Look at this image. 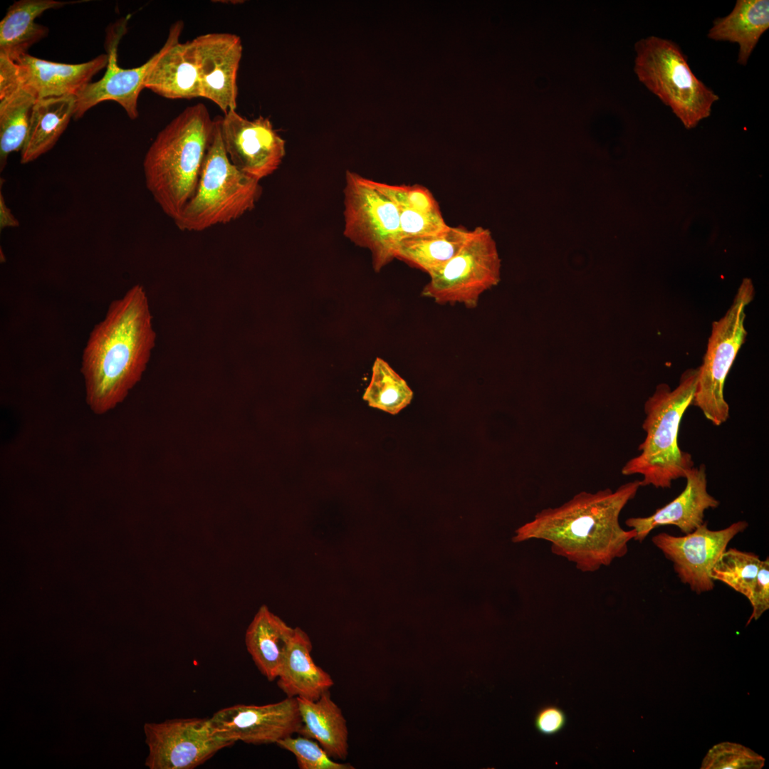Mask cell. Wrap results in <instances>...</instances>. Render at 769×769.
<instances>
[{
	"mask_svg": "<svg viewBox=\"0 0 769 769\" xmlns=\"http://www.w3.org/2000/svg\"><path fill=\"white\" fill-rule=\"evenodd\" d=\"M639 480L613 491H581L555 508H546L516 530L514 543L531 539L550 543L554 555L566 558L583 572H595L624 557L636 532L623 529L622 511L637 495Z\"/></svg>",
	"mask_w": 769,
	"mask_h": 769,
	"instance_id": "1",
	"label": "cell"
},
{
	"mask_svg": "<svg viewBox=\"0 0 769 769\" xmlns=\"http://www.w3.org/2000/svg\"><path fill=\"white\" fill-rule=\"evenodd\" d=\"M155 340L145 290L136 284L110 303L83 352L85 399L94 413L105 414L125 399L140 380Z\"/></svg>",
	"mask_w": 769,
	"mask_h": 769,
	"instance_id": "2",
	"label": "cell"
},
{
	"mask_svg": "<svg viewBox=\"0 0 769 769\" xmlns=\"http://www.w3.org/2000/svg\"><path fill=\"white\" fill-rule=\"evenodd\" d=\"M214 128L203 103L187 107L157 135L145 154L146 187L172 220L195 193Z\"/></svg>",
	"mask_w": 769,
	"mask_h": 769,
	"instance_id": "3",
	"label": "cell"
},
{
	"mask_svg": "<svg viewBox=\"0 0 769 769\" xmlns=\"http://www.w3.org/2000/svg\"><path fill=\"white\" fill-rule=\"evenodd\" d=\"M697 375V368L685 370L675 389L661 383L645 402L642 429L646 436L639 446L640 454L622 469L625 476L642 475L641 486L669 488L673 481L684 478L694 466L691 454L679 447L678 434L683 415L693 402Z\"/></svg>",
	"mask_w": 769,
	"mask_h": 769,
	"instance_id": "4",
	"label": "cell"
},
{
	"mask_svg": "<svg viewBox=\"0 0 769 769\" xmlns=\"http://www.w3.org/2000/svg\"><path fill=\"white\" fill-rule=\"evenodd\" d=\"M261 193L260 182L231 162L217 118L195 193L174 224L181 231L198 232L229 223L253 209Z\"/></svg>",
	"mask_w": 769,
	"mask_h": 769,
	"instance_id": "5",
	"label": "cell"
},
{
	"mask_svg": "<svg viewBox=\"0 0 769 769\" xmlns=\"http://www.w3.org/2000/svg\"><path fill=\"white\" fill-rule=\"evenodd\" d=\"M634 72L639 81L669 107L687 129L711 115L719 97L692 72L680 47L652 36L634 45Z\"/></svg>",
	"mask_w": 769,
	"mask_h": 769,
	"instance_id": "6",
	"label": "cell"
},
{
	"mask_svg": "<svg viewBox=\"0 0 769 769\" xmlns=\"http://www.w3.org/2000/svg\"><path fill=\"white\" fill-rule=\"evenodd\" d=\"M754 295L751 279L743 278L726 313L713 322L702 364L697 368L692 404L715 426L723 424L729 417V405L723 395L725 381L745 342L748 334L746 309Z\"/></svg>",
	"mask_w": 769,
	"mask_h": 769,
	"instance_id": "7",
	"label": "cell"
},
{
	"mask_svg": "<svg viewBox=\"0 0 769 769\" xmlns=\"http://www.w3.org/2000/svg\"><path fill=\"white\" fill-rule=\"evenodd\" d=\"M343 192L344 234L371 252L374 269L379 271L396 258L401 240L398 209L371 179L350 171Z\"/></svg>",
	"mask_w": 769,
	"mask_h": 769,
	"instance_id": "8",
	"label": "cell"
},
{
	"mask_svg": "<svg viewBox=\"0 0 769 769\" xmlns=\"http://www.w3.org/2000/svg\"><path fill=\"white\" fill-rule=\"evenodd\" d=\"M501 259L491 232L482 226L470 230L460 251L430 276L422 295L439 304L477 306L481 295L500 281Z\"/></svg>",
	"mask_w": 769,
	"mask_h": 769,
	"instance_id": "9",
	"label": "cell"
},
{
	"mask_svg": "<svg viewBox=\"0 0 769 769\" xmlns=\"http://www.w3.org/2000/svg\"><path fill=\"white\" fill-rule=\"evenodd\" d=\"M150 769H193L234 743L217 734L209 718H174L144 726Z\"/></svg>",
	"mask_w": 769,
	"mask_h": 769,
	"instance_id": "10",
	"label": "cell"
},
{
	"mask_svg": "<svg viewBox=\"0 0 769 769\" xmlns=\"http://www.w3.org/2000/svg\"><path fill=\"white\" fill-rule=\"evenodd\" d=\"M748 526L739 520L721 530L708 528L703 523L684 536L666 533L654 535L652 540L673 564L674 572L682 583L697 594L712 590L714 581L711 571L730 541Z\"/></svg>",
	"mask_w": 769,
	"mask_h": 769,
	"instance_id": "11",
	"label": "cell"
},
{
	"mask_svg": "<svg viewBox=\"0 0 769 769\" xmlns=\"http://www.w3.org/2000/svg\"><path fill=\"white\" fill-rule=\"evenodd\" d=\"M221 135L231 162L261 181L274 173L286 154L285 140L268 117L248 120L236 110L219 118Z\"/></svg>",
	"mask_w": 769,
	"mask_h": 769,
	"instance_id": "12",
	"label": "cell"
},
{
	"mask_svg": "<svg viewBox=\"0 0 769 769\" xmlns=\"http://www.w3.org/2000/svg\"><path fill=\"white\" fill-rule=\"evenodd\" d=\"M215 732L233 742L262 745L298 733L302 724L297 698L262 706L236 704L209 718Z\"/></svg>",
	"mask_w": 769,
	"mask_h": 769,
	"instance_id": "13",
	"label": "cell"
},
{
	"mask_svg": "<svg viewBox=\"0 0 769 769\" xmlns=\"http://www.w3.org/2000/svg\"><path fill=\"white\" fill-rule=\"evenodd\" d=\"M197 70L200 97L226 114L237 106V73L242 56L239 36L209 33L190 41Z\"/></svg>",
	"mask_w": 769,
	"mask_h": 769,
	"instance_id": "14",
	"label": "cell"
},
{
	"mask_svg": "<svg viewBox=\"0 0 769 769\" xmlns=\"http://www.w3.org/2000/svg\"><path fill=\"white\" fill-rule=\"evenodd\" d=\"M127 21V19H125L115 25L108 36V61L103 76L98 81L89 83L75 96V120L82 117L98 103L108 100L117 103L130 119L137 117L138 97L144 88V81L153 63L154 56L135 68H123L118 65L117 46L126 31Z\"/></svg>",
	"mask_w": 769,
	"mask_h": 769,
	"instance_id": "15",
	"label": "cell"
},
{
	"mask_svg": "<svg viewBox=\"0 0 769 769\" xmlns=\"http://www.w3.org/2000/svg\"><path fill=\"white\" fill-rule=\"evenodd\" d=\"M686 483L683 491L666 505L656 510L649 516L632 517L625 524L634 530V540L642 543L654 528L662 525H675L684 533L693 532L704 523L708 509L717 508L720 501L707 491L706 466H693L686 474Z\"/></svg>",
	"mask_w": 769,
	"mask_h": 769,
	"instance_id": "16",
	"label": "cell"
},
{
	"mask_svg": "<svg viewBox=\"0 0 769 769\" xmlns=\"http://www.w3.org/2000/svg\"><path fill=\"white\" fill-rule=\"evenodd\" d=\"M183 22L171 26L144 81V88L169 99L200 97L198 74L190 41L181 43Z\"/></svg>",
	"mask_w": 769,
	"mask_h": 769,
	"instance_id": "17",
	"label": "cell"
},
{
	"mask_svg": "<svg viewBox=\"0 0 769 769\" xmlns=\"http://www.w3.org/2000/svg\"><path fill=\"white\" fill-rule=\"evenodd\" d=\"M108 54L81 63L52 62L28 53L16 63L20 78L38 99L76 96L100 70L106 68Z\"/></svg>",
	"mask_w": 769,
	"mask_h": 769,
	"instance_id": "18",
	"label": "cell"
},
{
	"mask_svg": "<svg viewBox=\"0 0 769 769\" xmlns=\"http://www.w3.org/2000/svg\"><path fill=\"white\" fill-rule=\"evenodd\" d=\"M38 100L20 78L16 62L0 56V169L9 156L21 151L32 110Z\"/></svg>",
	"mask_w": 769,
	"mask_h": 769,
	"instance_id": "19",
	"label": "cell"
},
{
	"mask_svg": "<svg viewBox=\"0 0 769 769\" xmlns=\"http://www.w3.org/2000/svg\"><path fill=\"white\" fill-rule=\"evenodd\" d=\"M313 645L300 627L294 632L277 677V685L287 697L318 700L329 691L334 681L311 656Z\"/></svg>",
	"mask_w": 769,
	"mask_h": 769,
	"instance_id": "20",
	"label": "cell"
},
{
	"mask_svg": "<svg viewBox=\"0 0 769 769\" xmlns=\"http://www.w3.org/2000/svg\"><path fill=\"white\" fill-rule=\"evenodd\" d=\"M294 628L262 605L245 634V644L259 671L269 681L277 679Z\"/></svg>",
	"mask_w": 769,
	"mask_h": 769,
	"instance_id": "21",
	"label": "cell"
},
{
	"mask_svg": "<svg viewBox=\"0 0 769 769\" xmlns=\"http://www.w3.org/2000/svg\"><path fill=\"white\" fill-rule=\"evenodd\" d=\"M297 699L302 721L298 733L316 741L332 758L345 760L349 748L347 721L330 691L315 701Z\"/></svg>",
	"mask_w": 769,
	"mask_h": 769,
	"instance_id": "22",
	"label": "cell"
},
{
	"mask_svg": "<svg viewBox=\"0 0 769 769\" xmlns=\"http://www.w3.org/2000/svg\"><path fill=\"white\" fill-rule=\"evenodd\" d=\"M70 3L56 0H20L13 3L0 22V56L16 62L46 37L48 28L35 19L49 9Z\"/></svg>",
	"mask_w": 769,
	"mask_h": 769,
	"instance_id": "23",
	"label": "cell"
},
{
	"mask_svg": "<svg viewBox=\"0 0 769 769\" xmlns=\"http://www.w3.org/2000/svg\"><path fill=\"white\" fill-rule=\"evenodd\" d=\"M768 28V0H738L729 14L713 21L708 37L738 43L737 62L746 66L760 36Z\"/></svg>",
	"mask_w": 769,
	"mask_h": 769,
	"instance_id": "24",
	"label": "cell"
},
{
	"mask_svg": "<svg viewBox=\"0 0 769 769\" xmlns=\"http://www.w3.org/2000/svg\"><path fill=\"white\" fill-rule=\"evenodd\" d=\"M75 96L38 99L33 108L21 164L38 159L53 147L73 117Z\"/></svg>",
	"mask_w": 769,
	"mask_h": 769,
	"instance_id": "25",
	"label": "cell"
},
{
	"mask_svg": "<svg viewBox=\"0 0 769 769\" xmlns=\"http://www.w3.org/2000/svg\"><path fill=\"white\" fill-rule=\"evenodd\" d=\"M469 234L462 226H449L439 233L402 239L395 258L430 276L460 251Z\"/></svg>",
	"mask_w": 769,
	"mask_h": 769,
	"instance_id": "26",
	"label": "cell"
},
{
	"mask_svg": "<svg viewBox=\"0 0 769 769\" xmlns=\"http://www.w3.org/2000/svg\"><path fill=\"white\" fill-rule=\"evenodd\" d=\"M372 371L370 382L362 397L369 406L397 414L411 403L413 391L386 361L377 357Z\"/></svg>",
	"mask_w": 769,
	"mask_h": 769,
	"instance_id": "27",
	"label": "cell"
},
{
	"mask_svg": "<svg viewBox=\"0 0 769 769\" xmlns=\"http://www.w3.org/2000/svg\"><path fill=\"white\" fill-rule=\"evenodd\" d=\"M760 563L755 553L730 548L718 559L710 575L713 581L725 583L748 599Z\"/></svg>",
	"mask_w": 769,
	"mask_h": 769,
	"instance_id": "28",
	"label": "cell"
},
{
	"mask_svg": "<svg viewBox=\"0 0 769 769\" xmlns=\"http://www.w3.org/2000/svg\"><path fill=\"white\" fill-rule=\"evenodd\" d=\"M293 753L300 769H353L350 763L335 761L315 740L300 735L289 736L276 743Z\"/></svg>",
	"mask_w": 769,
	"mask_h": 769,
	"instance_id": "29",
	"label": "cell"
},
{
	"mask_svg": "<svg viewBox=\"0 0 769 769\" xmlns=\"http://www.w3.org/2000/svg\"><path fill=\"white\" fill-rule=\"evenodd\" d=\"M765 759L740 744L721 743L711 748L704 758L701 768L703 769H759L764 765Z\"/></svg>",
	"mask_w": 769,
	"mask_h": 769,
	"instance_id": "30",
	"label": "cell"
},
{
	"mask_svg": "<svg viewBox=\"0 0 769 769\" xmlns=\"http://www.w3.org/2000/svg\"><path fill=\"white\" fill-rule=\"evenodd\" d=\"M371 182L397 206H403L424 213H441L439 203L433 194L424 186L392 185L372 179Z\"/></svg>",
	"mask_w": 769,
	"mask_h": 769,
	"instance_id": "31",
	"label": "cell"
},
{
	"mask_svg": "<svg viewBox=\"0 0 769 769\" xmlns=\"http://www.w3.org/2000/svg\"><path fill=\"white\" fill-rule=\"evenodd\" d=\"M399 214L401 240L439 233L447 224L441 213H424L403 206H397Z\"/></svg>",
	"mask_w": 769,
	"mask_h": 769,
	"instance_id": "32",
	"label": "cell"
},
{
	"mask_svg": "<svg viewBox=\"0 0 769 769\" xmlns=\"http://www.w3.org/2000/svg\"><path fill=\"white\" fill-rule=\"evenodd\" d=\"M753 612L747 624L757 620L769 608V559L761 560L760 565L748 598Z\"/></svg>",
	"mask_w": 769,
	"mask_h": 769,
	"instance_id": "33",
	"label": "cell"
},
{
	"mask_svg": "<svg viewBox=\"0 0 769 769\" xmlns=\"http://www.w3.org/2000/svg\"><path fill=\"white\" fill-rule=\"evenodd\" d=\"M566 716L563 710L548 706L540 709L535 716V726L536 730L545 736H552L559 733L565 726Z\"/></svg>",
	"mask_w": 769,
	"mask_h": 769,
	"instance_id": "34",
	"label": "cell"
},
{
	"mask_svg": "<svg viewBox=\"0 0 769 769\" xmlns=\"http://www.w3.org/2000/svg\"><path fill=\"white\" fill-rule=\"evenodd\" d=\"M19 226L18 219L6 206L2 192H0V229Z\"/></svg>",
	"mask_w": 769,
	"mask_h": 769,
	"instance_id": "35",
	"label": "cell"
}]
</instances>
